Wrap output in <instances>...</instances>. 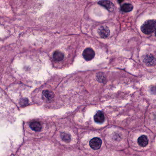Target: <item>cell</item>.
I'll list each match as a JSON object with an SVG mask.
<instances>
[{"mask_svg":"<svg viewBox=\"0 0 156 156\" xmlns=\"http://www.w3.org/2000/svg\"><path fill=\"white\" fill-rule=\"evenodd\" d=\"M94 118L96 123H102L105 121V116L103 113L101 111H98L96 113L95 115Z\"/></svg>","mask_w":156,"mask_h":156,"instance_id":"obj_6","label":"cell"},{"mask_svg":"<svg viewBox=\"0 0 156 156\" xmlns=\"http://www.w3.org/2000/svg\"><path fill=\"white\" fill-rule=\"evenodd\" d=\"M155 35H156V31H155Z\"/></svg>","mask_w":156,"mask_h":156,"instance_id":"obj_14","label":"cell"},{"mask_svg":"<svg viewBox=\"0 0 156 156\" xmlns=\"http://www.w3.org/2000/svg\"><path fill=\"white\" fill-rule=\"evenodd\" d=\"M83 56L86 60L89 61L93 59L95 56V53L92 49L87 48L84 51Z\"/></svg>","mask_w":156,"mask_h":156,"instance_id":"obj_2","label":"cell"},{"mask_svg":"<svg viewBox=\"0 0 156 156\" xmlns=\"http://www.w3.org/2000/svg\"><path fill=\"white\" fill-rule=\"evenodd\" d=\"M99 5L106 8L110 12H113L114 10V6L111 1L108 0H102L98 2Z\"/></svg>","mask_w":156,"mask_h":156,"instance_id":"obj_4","label":"cell"},{"mask_svg":"<svg viewBox=\"0 0 156 156\" xmlns=\"http://www.w3.org/2000/svg\"><path fill=\"white\" fill-rule=\"evenodd\" d=\"M144 61L146 63L153 64L154 62V58L151 55H148L145 58Z\"/></svg>","mask_w":156,"mask_h":156,"instance_id":"obj_13","label":"cell"},{"mask_svg":"<svg viewBox=\"0 0 156 156\" xmlns=\"http://www.w3.org/2000/svg\"><path fill=\"white\" fill-rule=\"evenodd\" d=\"M142 31L146 35L153 33L156 30V20H148L143 23L141 27Z\"/></svg>","mask_w":156,"mask_h":156,"instance_id":"obj_1","label":"cell"},{"mask_svg":"<svg viewBox=\"0 0 156 156\" xmlns=\"http://www.w3.org/2000/svg\"><path fill=\"white\" fill-rule=\"evenodd\" d=\"M64 58V55L61 52L56 51L53 54V58L55 61L59 62L63 60Z\"/></svg>","mask_w":156,"mask_h":156,"instance_id":"obj_9","label":"cell"},{"mask_svg":"<svg viewBox=\"0 0 156 156\" xmlns=\"http://www.w3.org/2000/svg\"><path fill=\"white\" fill-rule=\"evenodd\" d=\"M61 137L62 140L66 142H69L70 141V135L65 133H62Z\"/></svg>","mask_w":156,"mask_h":156,"instance_id":"obj_12","label":"cell"},{"mask_svg":"<svg viewBox=\"0 0 156 156\" xmlns=\"http://www.w3.org/2000/svg\"><path fill=\"white\" fill-rule=\"evenodd\" d=\"M101 144V140L98 137L93 138L90 142V146L94 150H98L100 148Z\"/></svg>","mask_w":156,"mask_h":156,"instance_id":"obj_3","label":"cell"},{"mask_svg":"<svg viewBox=\"0 0 156 156\" xmlns=\"http://www.w3.org/2000/svg\"><path fill=\"white\" fill-rule=\"evenodd\" d=\"M30 128L35 131H39L42 129V125L38 121L32 122L29 125Z\"/></svg>","mask_w":156,"mask_h":156,"instance_id":"obj_7","label":"cell"},{"mask_svg":"<svg viewBox=\"0 0 156 156\" xmlns=\"http://www.w3.org/2000/svg\"><path fill=\"white\" fill-rule=\"evenodd\" d=\"M43 95L45 97L46 99L48 100H51L54 98L55 96L54 93L49 90H44L43 92Z\"/></svg>","mask_w":156,"mask_h":156,"instance_id":"obj_11","label":"cell"},{"mask_svg":"<svg viewBox=\"0 0 156 156\" xmlns=\"http://www.w3.org/2000/svg\"><path fill=\"white\" fill-rule=\"evenodd\" d=\"M133 7L131 4L130 3H125L123 4L121 6V11L126 12H130L133 10Z\"/></svg>","mask_w":156,"mask_h":156,"instance_id":"obj_10","label":"cell"},{"mask_svg":"<svg viewBox=\"0 0 156 156\" xmlns=\"http://www.w3.org/2000/svg\"><path fill=\"white\" fill-rule=\"evenodd\" d=\"M148 137L145 135L142 136L138 139V144L141 146L145 147L148 145Z\"/></svg>","mask_w":156,"mask_h":156,"instance_id":"obj_8","label":"cell"},{"mask_svg":"<svg viewBox=\"0 0 156 156\" xmlns=\"http://www.w3.org/2000/svg\"><path fill=\"white\" fill-rule=\"evenodd\" d=\"M98 33L101 38H106L109 36L110 31L106 26H101L98 30Z\"/></svg>","mask_w":156,"mask_h":156,"instance_id":"obj_5","label":"cell"}]
</instances>
